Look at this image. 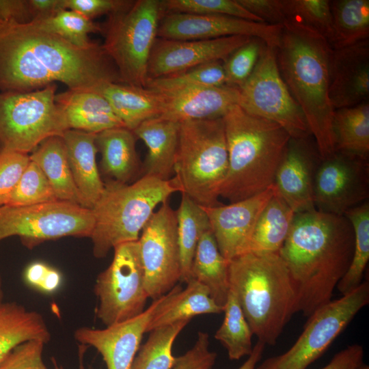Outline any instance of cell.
<instances>
[{
    "mask_svg": "<svg viewBox=\"0 0 369 369\" xmlns=\"http://www.w3.org/2000/svg\"><path fill=\"white\" fill-rule=\"evenodd\" d=\"M223 120L228 167L219 197L233 203L273 184L290 137L280 125L251 115L238 105L227 112Z\"/></svg>",
    "mask_w": 369,
    "mask_h": 369,
    "instance_id": "obj_4",
    "label": "cell"
},
{
    "mask_svg": "<svg viewBox=\"0 0 369 369\" xmlns=\"http://www.w3.org/2000/svg\"><path fill=\"white\" fill-rule=\"evenodd\" d=\"M295 214L275 190L255 224L245 254L279 253L289 234Z\"/></svg>",
    "mask_w": 369,
    "mask_h": 369,
    "instance_id": "obj_29",
    "label": "cell"
},
{
    "mask_svg": "<svg viewBox=\"0 0 369 369\" xmlns=\"http://www.w3.org/2000/svg\"><path fill=\"white\" fill-rule=\"evenodd\" d=\"M97 91L107 100L124 126L132 131L142 122L161 116L164 111L162 94L147 87L109 83Z\"/></svg>",
    "mask_w": 369,
    "mask_h": 369,
    "instance_id": "obj_26",
    "label": "cell"
},
{
    "mask_svg": "<svg viewBox=\"0 0 369 369\" xmlns=\"http://www.w3.org/2000/svg\"><path fill=\"white\" fill-rule=\"evenodd\" d=\"M238 105L280 125L290 137L312 136L301 109L279 73L276 49L264 46L252 73L239 87Z\"/></svg>",
    "mask_w": 369,
    "mask_h": 369,
    "instance_id": "obj_11",
    "label": "cell"
},
{
    "mask_svg": "<svg viewBox=\"0 0 369 369\" xmlns=\"http://www.w3.org/2000/svg\"><path fill=\"white\" fill-rule=\"evenodd\" d=\"M129 0H64V8L77 12L88 19L121 10L131 3Z\"/></svg>",
    "mask_w": 369,
    "mask_h": 369,
    "instance_id": "obj_48",
    "label": "cell"
},
{
    "mask_svg": "<svg viewBox=\"0 0 369 369\" xmlns=\"http://www.w3.org/2000/svg\"><path fill=\"white\" fill-rule=\"evenodd\" d=\"M113 249L111 264L98 275L94 286L99 301L96 316L106 327L142 313L149 298L138 241Z\"/></svg>",
    "mask_w": 369,
    "mask_h": 369,
    "instance_id": "obj_13",
    "label": "cell"
},
{
    "mask_svg": "<svg viewBox=\"0 0 369 369\" xmlns=\"http://www.w3.org/2000/svg\"><path fill=\"white\" fill-rule=\"evenodd\" d=\"M163 15L161 0H137L108 16L102 26V46L121 83L146 87L148 62Z\"/></svg>",
    "mask_w": 369,
    "mask_h": 369,
    "instance_id": "obj_8",
    "label": "cell"
},
{
    "mask_svg": "<svg viewBox=\"0 0 369 369\" xmlns=\"http://www.w3.org/2000/svg\"><path fill=\"white\" fill-rule=\"evenodd\" d=\"M276 49L279 73L301 109L322 159L335 151L334 109L329 88L333 49L314 30L290 22L283 25Z\"/></svg>",
    "mask_w": 369,
    "mask_h": 369,
    "instance_id": "obj_3",
    "label": "cell"
},
{
    "mask_svg": "<svg viewBox=\"0 0 369 369\" xmlns=\"http://www.w3.org/2000/svg\"><path fill=\"white\" fill-rule=\"evenodd\" d=\"M24 279L29 286L47 293L54 292L62 284L60 273L40 262H33L25 269Z\"/></svg>",
    "mask_w": 369,
    "mask_h": 369,
    "instance_id": "obj_49",
    "label": "cell"
},
{
    "mask_svg": "<svg viewBox=\"0 0 369 369\" xmlns=\"http://www.w3.org/2000/svg\"><path fill=\"white\" fill-rule=\"evenodd\" d=\"M275 193L274 185L248 198L204 207L218 248L228 261L245 254L255 224Z\"/></svg>",
    "mask_w": 369,
    "mask_h": 369,
    "instance_id": "obj_20",
    "label": "cell"
},
{
    "mask_svg": "<svg viewBox=\"0 0 369 369\" xmlns=\"http://www.w3.org/2000/svg\"><path fill=\"white\" fill-rule=\"evenodd\" d=\"M265 44L252 38L234 51L224 62L226 85L241 87L252 73Z\"/></svg>",
    "mask_w": 369,
    "mask_h": 369,
    "instance_id": "obj_44",
    "label": "cell"
},
{
    "mask_svg": "<svg viewBox=\"0 0 369 369\" xmlns=\"http://www.w3.org/2000/svg\"><path fill=\"white\" fill-rule=\"evenodd\" d=\"M96 135L68 129L61 136L82 206L89 209L100 198L105 186L96 164Z\"/></svg>",
    "mask_w": 369,
    "mask_h": 369,
    "instance_id": "obj_23",
    "label": "cell"
},
{
    "mask_svg": "<svg viewBox=\"0 0 369 369\" xmlns=\"http://www.w3.org/2000/svg\"><path fill=\"white\" fill-rule=\"evenodd\" d=\"M228 262L221 254L211 229L204 232L195 249L191 279L204 285L210 297L222 308L230 290Z\"/></svg>",
    "mask_w": 369,
    "mask_h": 369,
    "instance_id": "obj_28",
    "label": "cell"
},
{
    "mask_svg": "<svg viewBox=\"0 0 369 369\" xmlns=\"http://www.w3.org/2000/svg\"><path fill=\"white\" fill-rule=\"evenodd\" d=\"M69 129L97 134L125 127L107 100L98 91L70 90L55 95Z\"/></svg>",
    "mask_w": 369,
    "mask_h": 369,
    "instance_id": "obj_24",
    "label": "cell"
},
{
    "mask_svg": "<svg viewBox=\"0 0 369 369\" xmlns=\"http://www.w3.org/2000/svg\"><path fill=\"white\" fill-rule=\"evenodd\" d=\"M44 344L31 340L18 344L0 361V369H47L42 359Z\"/></svg>",
    "mask_w": 369,
    "mask_h": 369,
    "instance_id": "obj_46",
    "label": "cell"
},
{
    "mask_svg": "<svg viewBox=\"0 0 369 369\" xmlns=\"http://www.w3.org/2000/svg\"><path fill=\"white\" fill-rule=\"evenodd\" d=\"M91 209L68 202L0 206V241L18 236L26 245L64 236L90 237Z\"/></svg>",
    "mask_w": 369,
    "mask_h": 369,
    "instance_id": "obj_12",
    "label": "cell"
},
{
    "mask_svg": "<svg viewBox=\"0 0 369 369\" xmlns=\"http://www.w3.org/2000/svg\"><path fill=\"white\" fill-rule=\"evenodd\" d=\"M58 200L46 176L33 161H29L6 205L28 206Z\"/></svg>",
    "mask_w": 369,
    "mask_h": 369,
    "instance_id": "obj_43",
    "label": "cell"
},
{
    "mask_svg": "<svg viewBox=\"0 0 369 369\" xmlns=\"http://www.w3.org/2000/svg\"><path fill=\"white\" fill-rule=\"evenodd\" d=\"M249 12L259 18L262 23L270 25H283L285 17L282 0H238Z\"/></svg>",
    "mask_w": 369,
    "mask_h": 369,
    "instance_id": "obj_50",
    "label": "cell"
},
{
    "mask_svg": "<svg viewBox=\"0 0 369 369\" xmlns=\"http://www.w3.org/2000/svg\"><path fill=\"white\" fill-rule=\"evenodd\" d=\"M228 167L223 118L180 123L172 178L178 191L202 206L219 205Z\"/></svg>",
    "mask_w": 369,
    "mask_h": 369,
    "instance_id": "obj_7",
    "label": "cell"
},
{
    "mask_svg": "<svg viewBox=\"0 0 369 369\" xmlns=\"http://www.w3.org/2000/svg\"><path fill=\"white\" fill-rule=\"evenodd\" d=\"M285 22L307 27L323 36H332V16L328 0H282Z\"/></svg>",
    "mask_w": 369,
    "mask_h": 369,
    "instance_id": "obj_41",
    "label": "cell"
},
{
    "mask_svg": "<svg viewBox=\"0 0 369 369\" xmlns=\"http://www.w3.org/2000/svg\"><path fill=\"white\" fill-rule=\"evenodd\" d=\"M29 158L42 169L58 200L82 206L61 137H51L43 141Z\"/></svg>",
    "mask_w": 369,
    "mask_h": 369,
    "instance_id": "obj_30",
    "label": "cell"
},
{
    "mask_svg": "<svg viewBox=\"0 0 369 369\" xmlns=\"http://www.w3.org/2000/svg\"><path fill=\"white\" fill-rule=\"evenodd\" d=\"M354 369H369V366L363 362Z\"/></svg>",
    "mask_w": 369,
    "mask_h": 369,
    "instance_id": "obj_55",
    "label": "cell"
},
{
    "mask_svg": "<svg viewBox=\"0 0 369 369\" xmlns=\"http://www.w3.org/2000/svg\"><path fill=\"white\" fill-rule=\"evenodd\" d=\"M182 290V286L178 284L167 293L154 300L140 314L102 329L79 328L74 337L81 344L95 348L102 355L107 369H131L149 323Z\"/></svg>",
    "mask_w": 369,
    "mask_h": 369,
    "instance_id": "obj_16",
    "label": "cell"
},
{
    "mask_svg": "<svg viewBox=\"0 0 369 369\" xmlns=\"http://www.w3.org/2000/svg\"><path fill=\"white\" fill-rule=\"evenodd\" d=\"M0 18L6 23H31L29 0H0Z\"/></svg>",
    "mask_w": 369,
    "mask_h": 369,
    "instance_id": "obj_51",
    "label": "cell"
},
{
    "mask_svg": "<svg viewBox=\"0 0 369 369\" xmlns=\"http://www.w3.org/2000/svg\"><path fill=\"white\" fill-rule=\"evenodd\" d=\"M29 4L31 23L46 19L65 10L64 0H29Z\"/></svg>",
    "mask_w": 369,
    "mask_h": 369,
    "instance_id": "obj_53",
    "label": "cell"
},
{
    "mask_svg": "<svg viewBox=\"0 0 369 369\" xmlns=\"http://www.w3.org/2000/svg\"><path fill=\"white\" fill-rule=\"evenodd\" d=\"M364 348L353 344L337 353L331 361L320 369H354L363 363Z\"/></svg>",
    "mask_w": 369,
    "mask_h": 369,
    "instance_id": "obj_52",
    "label": "cell"
},
{
    "mask_svg": "<svg viewBox=\"0 0 369 369\" xmlns=\"http://www.w3.org/2000/svg\"><path fill=\"white\" fill-rule=\"evenodd\" d=\"M332 133L336 152L368 159V101L334 110Z\"/></svg>",
    "mask_w": 369,
    "mask_h": 369,
    "instance_id": "obj_32",
    "label": "cell"
},
{
    "mask_svg": "<svg viewBox=\"0 0 369 369\" xmlns=\"http://www.w3.org/2000/svg\"><path fill=\"white\" fill-rule=\"evenodd\" d=\"M333 50L329 96L333 109L368 101L369 40Z\"/></svg>",
    "mask_w": 369,
    "mask_h": 369,
    "instance_id": "obj_21",
    "label": "cell"
},
{
    "mask_svg": "<svg viewBox=\"0 0 369 369\" xmlns=\"http://www.w3.org/2000/svg\"><path fill=\"white\" fill-rule=\"evenodd\" d=\"M136 138L126 127L109 128L96 135L101 169L110 180L128 183L141 174Z\"/></svg>",
    "mask_w": 369,
    "mask_h": 369,
    "instance_id": "obj_27",
    "label": "cell"
},
{
    "mask_svg": "<svg viewBox=\"0 0 369 369\" xmlns=\"http://www.w3.org/2000/svg\"><path fill=\"white\" fill-rule=\"evenodd\" d=\"M162 6L164 15L169 13L224 15L262 23L238 0H163Z\"/></svg>",
    "mask_w": 369,
    "mask_h": 369,
    "instance_id": "obj_42",
    "label": "cell"
},
{
    "mask_svg": "<svg viewBox=\"0 0 369 369\" xmlns=\"http://www.w3.org/2000/svg\"><path fill=\"white\" fill-rule=\"evenodd\" d=\"M265 346L263 342L258 340L257 343L253 347L251 353L238 369H256L258 363L262 357Z\"/></svg>",
    "mask_w": 369,
    "mask_h": 369,
    "instance_id": "obj_54",
    "label": "cell"
},
{
    "mask_svg": "<svg viewBox=\"0 0 369 369\" xmlns=\"http://www.w3.org/2000/svg\"><path fill=\"white\" fill-rule=\"evenodd\" d=\"M29 161L28 154L0 150V206L10 201Z\"/></svg>",
    "mask_w": 369,
    "mask_h": 369,
    "instance_id": "obj_45",
    "label": "cell"
},
{
    "mask_svg": "<svg viewBox=\"0 0 369 369\" xmlns=\"http://www.w3.org/2000/svg\"><path fill=\"white\" fill-rule=\"evenodd\" d=\"M59 81L70 90H96L121 83L102 45L72 44L32 23L0 26V92H25Z\"/></svg>",
    "mask_w": 369,
    "mask_h": 369,
    "instance_id": "obj_1",
    "label": "cell"
},
{
    "mask_svg": "<svg viewBox=\"0 0 369 369\" xmlns=\"http://www.w3.org/2000/svg\"><path fill=\"white\" fill-rule=\"evenodd\" d=\"M53 363L55 369H64L63 366L57 365V363L54 358H53Z\"/></svg>",
    "mask_w": 369,
    "mask_h": 369,
    "instance_id": "obj_56",
    "label": "cell"
},
{
    "mask_svg": "<svg viewBox=\"0 0 369 369\" xmlns=\"http://www.w3.org/2000/svg\"><path fill=\"white\" fill-rule=\"evenodd\" d=\"M224 318L215 338L226 348L231 360L249 356L253 350V333L235 292L230 289L223 306Z\"/></svg>",
    "mask_w": 369,
    "mask_h": 369,
    "instance_id": "obj_37",
    "label": "cell"
},
{
    "mask_svg": "<svg viewBox=\"0 0 369 369\" xmlns=\"http://www.w3.org/2000/svg\"><path fill=\"white\" fill-rule=\"evenodd\" d=\"M180 123L160 117L142 122L133 131L148 152L141 167V176L169 180L174 172Z\"/></svg>",
    "mask_w": 369,
    "mask_h": 369,
    "instance_id": "obj_25",
    "label": "cell"
},
{
    "mask_svg": "<svg viewBox=\"0 0 369 369\" xmlns=\"http://www.w3.org/2000/svg\"><path fill=\"white\" fill-rule=\"evenodd\" d=\"M228 281L253 335L265 345H275L297 312L295 286L279 254L234 258L228 262Z\"/></svg>",
    "mask_w": 369,
    "mask_h": 369,
    "instance_id": "obj_5",
    "label": "cell"
},
{
    "mask_svg": "<svg viewBox=\"0 0 369 369\" xmlns=\"http://www.w3.org/2000/svg\"><path fill=\"white\" fill-rule=\"evenodd\" d=\"M178 191L172 179L142 176L133 183L105 182L100 198L91 209L94 225L90 235L93 253L101 258L118 245L137 241L155 208Z\"/></svg>",
    "mask_w": 369,
    "mask_h": 369,
    "instance_id": "obj_6",
    "label": "cell"
},
{
    "mask_svg": "<svg viewBox=\"0 0 369 369\" xmlns=\"http://www.w3.org/2000/svg\"><path fill=\"white\" fill-rule=\"evenodd\" d=\"M322 159L312 136L290 137L277 167L273 185L295 213L315 209L314 189Z\"/></svg>",
    "mask_w": 369,
    "mask_h": 369,
    "instance_id": "obj_19",
    "label": "cell"
},
{
    "mask_svg": "<svg viewBox=\"0 0 369 369\" xmlns=\"http://www.w3.org/2000/svg\"><path fill=\"white\" fill-rule=\"evenodd\" d=\"M283 26L224 15L169 13L160 20L157 37L170 40H210L245 36L261 40L277 49Z\"/></svg>",
    "mask_w": 369,
    "mask_h": 369,
    "instance_id": "obj_17",
    "label": "cell"
},
{
    "mask_svg": "<svg viewBox=\"0 0 369 369\" xmlns=\"http://www.w3.org/2000/svg\"><path fill=\"white\" fill-rule=\"evenodd\" d=\"M189 322L182 320L150 331L147 341L139 347L131 369H172L176 358L172 353L174 342Z\"/></svg>",
    "mask_w": 369,
    "mask_h": 369,
    "instance_id": "obj_38",
    "label": "cell"
},
{
    "mask_svg": "<svg viewBox=\"0 0 369 369\" xmlns=\"http://www.w3.org/2000/svg\"><path fill=\"white\" fill-rule=\"evenodd\" d=\"M176 212L182 270L180 282L187 283L191 279V265L198 241L203 233L210 229V226L204 207L185 194H182Z\"/></svg>",
    "mask_w": 369,
    "mask_h": 369,
    "instance_id": "obj_35",
    "label": "cell"
},
{
    "mask_svg": "<svg viewBox=\"0 0 369 369\" xmlns=\"http://www.w3.org/2000/svg\"><path fill=\"white\" fill-rule=\"evenodd\" d=\"M161 94L164 111L159 117L178 123L223 118L239 99V88L227 85Z\"/></svg>",
    "mask_w": 369,
    "mask_h": 369,
    "instance_id": "obj_22",
    "label": "cell"
},
{
    "mask_svg": "<svg viewBox=\"0 0 369 369\" xmlns=\"http://www.w3.org/2000/svg\"><path fill=\"white\" fill-rule=\"evenodd\" d=\"M217 353L209 350V336L200 331L193 346L183 355L176 357L172 369H212Z\"/></svg>",
    "mask_w": 369,
    "mask_h": 369,
    "instance_id": "obj_47",
    "label": "cell"
},
{
    "mask_svg": "<svg viewBox=\"0 0 369 369\" xmlns=\"http://www.w3.org/2000/svg\"><path fill=\"white\" fill-rule=\"evenodd\" d=\"M351 223L344 215L314 209L295 213L279 254L297 294V312L309 317L331 300L354 249Z\"/></svg>",
    "mask_w": 369,
    "mask_h": 369,
    "instance_id": "obj_2",
    "label": "cell"
},
{
    "mask_svg": "<svg viewBox=\"0 0 369 369\" xmlns=\"http://www.w3.org/2000/svg\"><path fill=\"white\" fill-rule=\"evenodd\" d=\"M332 36L329 43L339 49L368 40L369 1H330Z\"/></svg>",
    "mask_w": 369,
    "mask_h": 369,
    "instance_id": "obj_33",
    "label": "cell"
},
{
    "mask_svg": "<svg viewBox=\"0 0 369 369\" xmlns=\"http://www.w3.org/2000/svg\"><path fill=\"white\" fill-rule=\"evenodd\" d=\"M1 297H2V294H1V288H0V304L2 303L1 302Z\"/></svg>",
    "mask_w": 369,
    "mask_h": 369,
    "instance_id": "obj_57",
    "label": "cell"
},
{
    "mask_svg": "<svg viewBox=\"0 0 369 369\" xmlns=\"http://www.w3.org/2000/svg\"><path fill=\"white\" fill-rule=\"evenodd\" d=\"M31 23L81 48L89 47L94 42L90 40V33L102 31V26L70 10H62L50 18Z\"/></svg>",
    "mask_w": 369,
    "mask_h": 369,
    "instance_id": "obj_40",
    "label": "cell"
},
{
    "mask_svg": "<svg viewBox=\"0 0 369 369\" xmlns=\"http://www.w3.org/2000/svg\"><path fill=\"white\" fill-rule=\"evenodd\" d=\"M226 85L223 62L216 61L199 65L174 74L148 79L146 87L167 93L198 87Z\"/></svg>",
    "mask_w": 369,
    "mask_h": 369,
    "instance_id": "obj_39",
    "label": "cell"
},
{
    "mask_svg": "<svg viewBox=\"0 0 369 369\" xmlns=\"http://www.w3.org/2000/svg\"><path fill=\"white\" fill-rule=\"evenodd\" d=\"M368 197V159L335 152L321 160L314 182L315 209L344 216Z\"/></svg>",
    "mask_w": 369,
    "mask_h": 369,
    "instance_id": "obj_15",
    "label": "cell"
},
{
    "mask_svg": "<svg viewBox=\"0 0 369 369\" xmlns=\"http://www.w3.org/2000/svg\"><path fill=\"white\" fill-rule=\"evenodd\" d=\"M251 38L233 36L210 40L156 39L148 62V79L174 74L208 62H224Z\"/></svg>",
    "mask_w": 369,
    "mask_h": 369,
    "instance_id": "obj_18",
    "label": "cell"
},
{
    "mask_svg": "<svg viewBox=\"0 0 369 369\" xmlns=\"http://www.w3.org/2000/svg\"><path fill=\"white\" fill-rule=\"evenodd\" d=\"M55 83L30 92H0V150L28 154L69 129L55 102Z\"/></svg>",
    "mask_w": 369,
    "mask_h": 369,
    "instance_id": "obj_9",
    "label": "cell"
},
{
    "mask_svg": "<svg viewBox=\"0 0 369 369\" xmlns=\"http://www.w3.org/2000/svg\"><path fill=\"white\" fill-rule=\"evenodd\" d=\"M368 303L369 284L364 281L351 292L316 310L288 351L265 359L256 369H306Z\"/></svg>",
    "mask_w": 369,
    "mask_h": 369,
    "instance_id": "obj_10",
    "label": "cell"
},
{
    "mask_svg": "<svg viewBox=\"0 0 369 369\" xmlns=\"http://www.w3.org/2000/svg\"><path fill=\"white\" fill-rule=\"evenodd\" d=\"M51 335L42 316L16 303L0 304V361L16 346L31 340L46 343Z\"/></svg>",
    "mask_w": 369,
    "mask_h": 369,
    "instance_id": "obj_31",
    "label": "cell"
},
{
    "mask_svg": "<svg viewBox=\"0 0 369 369\" xmlns=\"http://www.w3.org/2000/svg\"><path fill=\"white\" fill-rule=\"evenodd\" d=\"M223 308L210 297L208 289L195 279L187 282L178 297L159 312L149 323L146 333L157 327L182 320H189L197 315L219 314Z\"/></svg>",
    "mask_w": 369,
    "mask_h": 369,
    "instance_id": "obj_34",
    "label": "cell"
},
{
    "mask_svg": "<svg viewBox=\"0 0 369 369\" xmlns=\"http://www.w3.org/2000/svg\"><path fill=\"white\" fill-rule=\"evenodd\" d=\"M138 243L146 291L154 301L170 291L182 277L176 212L168 201L144 226Z\"/></svg>",
    "mask_w": 369,
    "mask_h": 369,
    "instance_id": "obj_14",
    "label": "cell"
},
{
    "mask_svg": "<svg viewBox=\"0 0 369 369\" xmlns=\"http://www.w3.org/2000/svg\"><path fill=\"white\" fill-rule=\"evenodd\" d=\"M3 22V21L0 18V26L1 25V24H2Z\"/></svg>",
    "mask_w": 369,
    "mask_h": 369,
    "instance_id": "obj_58",
    "label": "cell"
},
{
    "mask_svg": "<svg viewBox=\"0 0 369 369\" xmlns=\"http://www.w3.org/2000/svg\"><path fill=\"white\" fill-rule=\"evenodd\" d=\"M344 216L353 227L355 244L350 266L336 286L342 295L351 292L361 284L369 260L368 200L350 209Z\"/></svg>",
    "mask_w": 369,
    "mask_h": 369,
    "instance_id": "obj_36",
    "label": "cell"
}]
</instances>
